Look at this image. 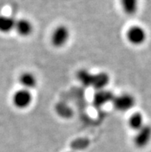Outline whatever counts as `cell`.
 I'll return each instance as SVG.
<instances>
[{
	"label": "cell",
	"instance_id": "2",
	"mask_svg": "<svg viewBox=\"0 0 151 152\" xmlns=\"http://www.w3.org/2000/svg\"><path fill=\"white\" fill-rule=\"evenodd\" d=\"M69 37H70V32H69V29L66 26H57L52 33V44L57 48L63 47L69 41Z\"/></svg>",
	"mask_w": 151,
	"mask_h": 152
},
{
	"label": "cell",
	"instance_id": "9",
	"mask_svg": "<svg viewBox=\"0 0 151 152\" xmlns=\"http://www.w3.org/2000/svg\"><path fill=\"white\" fill-rule=\"evenodd\" d=\"M121 9L126 15H133L137 12L140 0H120Z\"/></svg>",
	"mask_w": 151,
	"mask_h": 152
},
{
	"label": "cell",
	"instance_id": "10",
	"mask_svg": "<svg viewBox=\"0 0 151 152\" xmlns=\"http://www.w3.org/2000/svg\"><path fill=\"white\" fill-rule=\"evenodd\" d=\"M19 83L23 86V89L31 90L34 88L37 84V79L33 73L30 72H25L19 77Z\"/></svg>",
	"mask_w": 151,
	"mask_h": 152
},
{
	"label": "cell",
	"instance_id": "1",
	"mask_svg": "<svg viewBox=\"0 0 151 152\" xmlns=\"http://www.w3.org/2000/svg\"><path fill=\"white\" fill-rule=\"evenodd\" d=\"M126 39L133 46H141L146 42L147 34L145 29L141 26L133 25L127 29L126 33Z\"/></svg>",
	"mask_w": 151,
	"mask_h": 152
},
{
	"label": "cell",
	"instance_id": "4",
	"mask_svg": "<svg viewBox=\"0 0 151 152\" xmlns=\"http://www.w3.org/2000/svg\"><path fill=\"white\" fill-rule=\"evenodd\" d=\"M33 95L29 90L21 89L14 94L12 96V104L18 109H26L32 104Z\"/></svg>",
	"mask_w": 151,
	"mask_h": 152
},
{
	"label": "cell",
	"instance_id": "5",
	"mask_svg": "<svg viewBox=\"0 0 151 152\" xmlns=\"http://www.w3.org/2000/svg\"><path fill=\"white\" fill-rule=\"evenodd\" d=\"M136 132L133 137L134 145L138 148H144L151 141V126L145 124Z\"/></svg>",
	"mask_w": 151,
	"mask_h": 152
},
{
	"label": "cell",
	"instance_id": "13",
	"mask_svg": "<svg viewBox=\"0 0 151 152\" xmlns=\"http://www.w3.org/2000/svg\"><path fill=\"white\" fill-rule=\"evenodd\" d=\"M77 77L78 80L85 87H90L91 81H92L93 73H90L87 69H80L79 70L77 74Z\"/></svg>",
	"mask_w": 151,
	"mask_h": 152
},
{
	"label": "cell",
	"instance_id": "11",
	"mask_svg": "<svg viewBox=\"0 0 151 152\" xmlns=\"http://www.w3.org/2000/svg\"><path fill=\"white\" fill-rule=\"evenodd\" d=\"M15 19L9 15H0V33H8L15 28Z\"/></svg>",
	"mask_w": 151,
	"mask_h": 152
},
{
	"label": "cell",
	"instance_id": "7",
	"mask_svg": "<svg viewBox=\"0 0 151 152\" xmlns=\"http://www.w3.org/2000/svg\"><path fill=\"white\" fill-rule=\"evenodd\" d=\"M109 82V77L105 72H100L98 73H93L92 81L90 87H93L97 91L104 90Z\"/></svg>",
	"mask_w": 151,
	"mask_h": 152
},
{
	"label": "cell",
	"instance_id": "3",
	"mask_svg": "<svg viewBox=\"0 0 151 152\" xmlns=\"http://www.w3.org/2000/svg\"><path fill=\"white\" fill-rule=\"evenodd\" d=\"M112 103L116 110L120 112H126L133 107L136 104V100L132 94L124 93L118 96H114Z\"/></svg>",
	"mask_w": 151,
	"mask_h": 152
},
{
	"label": "cell",
	"instance_id": "12",
	"mask_svg": "<svg viewBox=\"0 0 151 152\" xmlns=\"http://www.w3.org/2000/svg\"><path fill=\"white\" fill-rule=\"evenodd\" d=\"M128 124L130 128L135 131H137L145 125L144 115L140 112H135L129 118Z\"/></svg>",
	"mask_w": 151,
	"mask_h": 152
},
{
	"label": "cell",
	"instance_id": "8",
	"mask_svg": "<svg viewBox=\"0 0 151 152\" xmlns=\"http://www.w3.org/2000/svg\"><path fill=\"white\" fill-rule=\"evenodd\" d=\"M113 97H114V96L112 94V92L104 89V90L98 91L95 94L93 102L94 106L96 107H100L105 105L107 103L112 102Z\"/></svg>",
	"mask_w": 151,
	"mask_h": 152
},
{
	"label": "cell",
	"instance_id": "6",
	"mask_svg": "<svg viewBox=\"0 0 151 152\" xmlns=\"http://www.w3.org/2000/svg\"><path fill=\"white\" fill-rule=\"evenodd\" d=\"M14 29L19 36L22 37H27L33 33V23L27 19H19L15 20V28Z\"/></svg>",
	"mask_w": 151,
	"mask_h": 152
}]
</instances>
